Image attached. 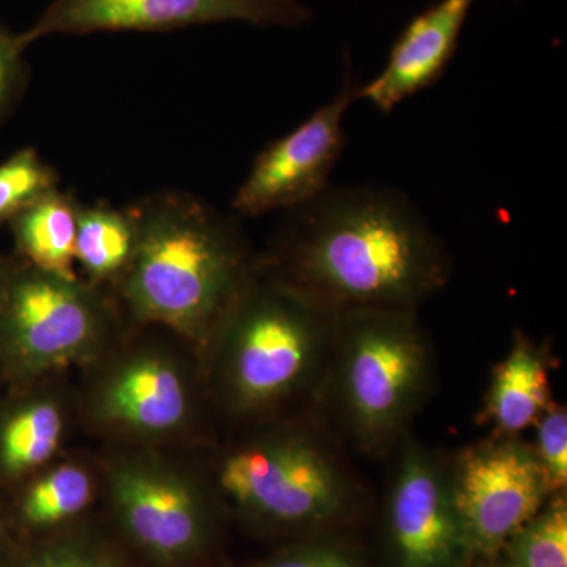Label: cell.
I'll use <instances>...</instances> for the list:
<instances>
[{
	"mask_svg": "<svg viewBox=\"0 0 567 567\" xmlns=\"http://www.w3.org/2000/svg\"><path fill=\"white\" fill-rule=\"evenodd\" d=\"M92 496L91 476L80 466L61 465L29 488L22 499V517L33 527H51L82 513Z\"/></svg>",
	"mask_w": 567,
	"mask_h": 567,
	"instance_id": "obj_18",
	"label": "cell"
},
{
	"mask_svg": "<svg viewBox=\"0 0 567 567\" xmlns=\"http://www.w3.org/2000/svg\"><path fill=\"white\" fill-rule=\"evenodd\" d=\"M417 315L358 312L336 324L317 410L363 456H390L434 391V346Z\"/></svg>",
	"mask_w": 567,
	"mask_h": 567,
	"instance_id": "obj_3",
	"label": "cell"
},
{
	"mask_svg": "<svg viewBox=\"0 0 567 567\" xmlns=\"http://www.w3.org/2000/svg\"><path fill=\"white\" fill-rule=\"evenodd\" d=\"M136 246L121 281L141 322L163 323L208 349L259 274L229 216L186 193H158L128 208Z\"/></svg>",
	"mask_w": 567,
	"mask_h": 567,
	"instance_id": "obj_2",
	"label": "cell"
},
{
	"mask_svg": "<svg viewBox=\"0 0 567 567\" xmlns=\"http://www.w3.org/2000/svg\"><path fill=\"white\" fill-rule=\"evenodd\" d=\"M110 311L95 290L31 265L13 267L0 306V358L11 374L31 377L99 352Z\"/></svg>",
	"mask_w": 567,
	"mask_h": 567,
	"instance_id": "obj_6",
	"label": "cell"
},
{
	"mask_svg": "<svg viewBox=\"0 0 567 567\" xmlns=\"http://www.w3.org/2000/svg\"><path fill=\"white\" fill-rule=\"evenodd\" d=\"M503 548L509 551L511 567H567L566 492L551 495Z\"/></svg>",
	"mask_w": 567,
	"mask_h": 567,
	"instance_id": "obj_19",
	"label": "cell"
},
{
	"mask_svg": "<svg viewBox=\"0 0 567 567\" xmlns=\"http://www.w3.org/2000/svg\"><path fill=\"white\" fill-rule=\"evenodd\" d=\"M136 246V227L128 210L107 205H78L76 260L95 281L121 279Z\"/></svg>",
	"mask_w": 567,
	"mask_h": 567,
	"instance_id": "obj_17",
	"label": "cell"
},
{
	"mask_svg": "<svg viewBox=\"0 0 567 567\" xmlns=\"http://www.w3.org/2000/svg\"><path fill=\"white\" fill-rule=\"evenodd\" d=\"M499 567H511V566H507V565H506V566H499Z\"/></svg>",
	"mask_w": 567,
	"mask_h": 567,
	"instance_id": "obj_27",
	"label": "cell"
},
{
	"mask_svg": "<svg viewBox=\"0 0 567 567\" xmlns=\"http://www.w3.org/2000/svg\"><path fill=\"white\" fill-rule=\"evenodd\" d=\"M11 265L0 259V306H2L3 295H6L7 282H9Z\"/></svg>",
	"mask_w": 567,
	"mask_h": 567,
	"instance_id": "obj_25",
	"label": "cell"
},
{
	"mask_svg": "<svg viewBox=\"0 0 567 567\" xmlns=\"http://www.w3.org/2000/svg\"><path fill=\"white\" fill-rule=\"evenodd\" d=\"M257 567H365L352 550L331 539L319 536L287 548Z\"/></svg>",
	"mask_w": 567,
	"mask_h": 567,
	"instance_id": "obj_22",
	"label": "cell"
},
{
	"mask_svg": "<svg viewBox=\"0 0 567 567\" xmlns=\"http://www.w3.org/2000/svg\"><path fill=\"white\" fill-rule=\"evenodd\" d=\"M476 0H440L406 24L394 41L385 69L360 85L357 100L391 114L410 96L432 87L453 61Z\"/></svg>",
	"mask_w": 567,
	"mask_h": 567,
	"instance_id": "obj_12",
	"label": "cell"
},
{
	"mask_svg": "<svg viewBox=\"0 0 567 567\" xmlns=\"http://www.w3.org/2000/svg\"><path fill=\"white\" fill-rule=\"evenodd\" d=\"M338 319L259 270L212 346L216 388L240 417L317 410Z\"/></svg>",
	"mask_w": 567,
	"mask_h": 567,
	"instance_id": "obj_4",
	"label": "cell"
},
{
	"mask_svg": "<svg viewBox=\"0 0 567 567\" xmlns=\"http://www.w3.org/2000/svg\"><path fill=\"white\" fill-rule=\"evenodd\" d=\"M287 213L259 270L336 319L420 311L453 276L446 245L393 186L330 185Z\"/></svg>",
	"mask_w": 567,
	"mask_h": 567,
	"instance_id": "obj_1",
	"label": "cell"
},
{
	"mask_svg": "<svg viewBox=\"0 0 567 567\" xmlns=\"http://www.w3.org/2000/svg\"><path fill=\"white\" fill-rule=\"evenodd\" d=\"M535 447L537 461L546 473L555 494L566 492L567 484V412L565 405L551 402L537 420Z\"/></svg>",
	"mask_w": 567,
	"mask_h": 567,
	"instance_id": "obj_21",
	"label": "cell"
},
{
	"mask_svg": "<svg viewBox=\"0 0 567 567\" xmlns=\"http://www.w3.org/2000/svg\"><path fill=\"white\" fill-rule=\"evenodd\" d=\"M28 44L21 33H13L0 24V122L20 99L28 81L24 54Z\"/></svg>",
	"mask_w": 567,
	"mask_h": 567,
	"instance_id": "obj_24",
	"label": "cell"
},
{
	"mask_svg": "<svg viewBox=\"0 0 567 567\" xmlns=\"http://www.w3.org/2000/svg\"><path fill=\"white\" fill-rule=\"evenodd\" d=\"M63 434L61 409L51 401L24 402L0 420V475H28L47 464Z\"/></svg>",
	"mask_w": 567,
	"mask_h": 567,
	"instance_id": "obj_16",
	"label": "cell"
},
{
	"mask_svg": "<svg viewBox=\"0 0 567 567\" xmlns=\"http://www.w3.org/2000/svg\"><path fill=\"white\" fill-rule=\"evenodd\" d=\"M59 177L32 147L21 148L0 164V226L58 188Z\"/></svg>",
	"mask_w": 567,
	"mask_h": 567,
	"instance_id": "obj_20",
	"label": "cell"
},
{
	"mask_svg": "<svg viewBox=\"0 0 567 567\" xmlns=\"http://www.w3.org/2000/svg\"><path fill=\"white\" fill-rule=\"evenodd\" d=\"M99 404L103 417L112 424L142 434H163L186 420L188 386L167 358L141 354L110 377Z\"/></svg>",
	"mask_w": 567,
	"mask_h": 567,
	"instance_id": "obj_13",
	"label": "cell"
},
{
	"mask_svg": "<svg viewBox=\"0 0 567 567\" xmlns=\"http://www.w3.org/2000/svg\"><path fill=\"white\" fill-rule=\"evenodd\" d=\"M219 487L246 516L324 532L360 507L363 480L319 410L298 413L223 458Z\"/></svg>",
	"mask_w": 567,
	"mask_h": 567,
	"instance_id": "obj_5",
	"label": "cell"
},
{
	"mask_svg": "<svg viewBox=\"0 0 567 567\" xmlns=\"http://www.w3.org/2000/svg\"><path fill=\"white\" fill-rule=\"evenodd\" d=\"M311 18L301 0H52L21 35L29 47L48 35L166 32L227 21L298 28Z\"/></svg>",
	"mask_w": 567,
	"mask_h": 567,
	"instance_id": "obj_10",
	"label": "cell"
},
{
	"mask_svg": "<svg viewBox=\"0 0 567 567\" xmlns=\"http://www.w3.org/2000/svg\"><path fill=\"white\" fill-rule=\"evenodd\" d=\"M458 517L473 554L495 557L543 509L554 488L535 447L520 435H495L451 456Z\"/></svg>",
	"mask_w": 567,
	"mask_h": 567,
	"instance_id": "obj_7",
	"label": "cell"
},
{
	"mask_svg": "<svg viewBox=\"0 0 567 567\" xmlns=\"http://www.w3.org/2000/svg\"><path fill=\"white\" fill-rule=\"evenodd\" d=\"M385 520L395 567H466L473 548L458 517L451 456L412 432L394 447Z\"/></svg>",
	"mask_w": 567,
	"mask_h": 567,
	"instance_id": "obj_8",
	"label": "cell"
},
{
	"mask_svg": "<svg viewBox=\"0 0 567 567\" xmlns=\"http://www.w3.org/2000/svg\"><path fill=\"white\" fill-rule=\"evenodd\" d=\"M0 532H2V525H0Z\"/></svg>",
	"mask_w": 567,
	"mask_h": 567,
	"instance_id": "obj_26",
	"label": "cell"
},
{
	"mask_svg": "<svg viewBox=\"0 0 567 567\" xmlns=\"http://www.w3.org/2000/svg\"><path fill=\"white\" fill-rule=\"evenodd\" d=\"M111 492L123 527L153 557L181 561L203 546V502L192 484L164 466L122 462L112 470Z\"/></svg>",
	"mask_w": 567,
	"mask_h": 567,
	"instance_id": "obj_11",
	"label": "cell"
},
{
	"mask_svg": "<svg viewBox=\"0 0 567 567\" xmlns=\"http://www.w3.org/2000/svg\"><path fill=\"white\" fill-rule=\"evenodd\" d=\"M18 567H118L102 547L81 539H62L39 548Z\"/></svg>",
	"mask_w": 567,
	"mask_h": 567,
	"instance_id": "obj_23",
	"label": "cell"
},
{
	"mask_svg": "<svg viewBox=\"0 0 567 567\" xmlns=\"http://www.w3.org/2000/svg\"><path fill=\"white\" fill-rule=\"evenodd\" d=\"M78 204L54 188L11 219L18 251L37 270L74 279Z\"/></svg>",
	"mask_w": 567,
	"mask_h": 567,
	"instance_id": "obj_15",
	"label": "cell"
},
{
	"mask_svg": "<svg viewBox=\"0 0 567 567\" xmlns=\"http://www.w3.org/2000/svg\"><path fill=\"white\" fill-rule=\"evenodd\" d=\"M358 87L352 71H347L334 99L256 156L233 200L237 215L254 218L276 210L289 212L331 185V173L347 144L346 115L357 102Z\"/></svg>",
	"mask_w": 567,
	"mask_h": 567,
	"instance_id": "obj_9",
	"label": "cell"
},
{
	"mask_svg": "<svg viewBox=\"0 0 567 567\" xmlns=\"http://www.w3.org/2000/svg\"><path fill=\"white\" fill-rule=\"evenodd\" d=\"M547 350L517 331L506 357L495 364L481 409V423L495 435H522L551 404Z\"/></svg>",
	"mask_w": 567,
	"mask_h": 567,
	"instance_id": "obj_14",
	"label": "cell"
}]
</instances>
